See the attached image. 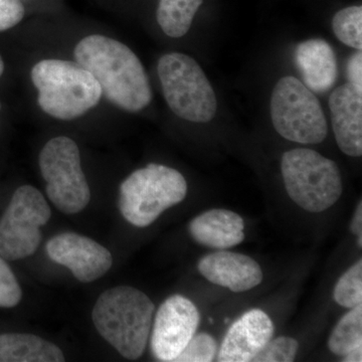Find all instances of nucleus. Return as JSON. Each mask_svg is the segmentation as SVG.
<instances>
[{"instance_id": "1", "label": "nucleus", "mask_w": 362, "mask_h": 362, "mask_svg": "<svg viewBox=\"0 0 362 362\" xmlns=\"http://www.w3.org/2000/svg\"><path fill=\"white\" fill-rule=\"evenodd\" d=\"M76 62L90 71L102 96L121 110L136 113L146 108L152 90L146 71L127 45L101 35H92L75 47Z\"/></svg>"}, {"instance_id": "2", "label": "nucleus", "mask_w": 362, "mask_h": 362, "mask_svg": "<svg viewBox=\"0 0 362 362\" xmlns=\"http://www.w3.org/2000/svg\"><path fill=\"white\" fill-rule=\"evenodd\" d=\"M156 306L145 293L118 286L99 297L92 312L99 334L127 359L140 358L146 349Z\"/></svg>"}, {"instance_id": "3", "label": "nucleus", "mask_w": 362, "mask_h": 362, "mask_svg": "<svg viewBox=\"0 0 362 362\" xmlns=\"http://www.w3.org/2000/svg\"><path fill=\"white\" fill-rule=\"evenodd\" d=\"M30 77L40 109L58 120L82 117L101 100L99 83L77 62L42 59L33 66Z\"/></svg>"}, {"instance_id": "4", "label": "nucleus", "mask_w": 362, "mask_h": 362, "mask_svg": "<svg viewBox=\"0 0 362 362\" xmlns=\"http://www.w3.org/2000/svg\"><path fill=\"white\" fill-rule=\"evenodd\" d=\"M187 194V180L180 171L151 163L131 173L121 183L119 209L131 225L146 228Z\"/></svg>"}, {"instance_id": "5", "label": "nucleus", "mask_w": 362, "mask_h": 362, "mask_svg": "<svg viewBox=\"0 0 362 362\" xmlns=\"http://www.w3.org/2000/svg\"><path fill=\"white\" fill-rule=\"evenodd\" d=\"M281 168L286 192L305 211L321 213L341 197L342 177L337 164L314 150L285 152Z\"/></svg>"}, {"instance_id": "6", "label": "nucleus", "mask_w": 362, "mask_h": 362, "mask_svg": "<svg viewBox=\"0 0 362 362\" xmlns=\"http://www.w3.org/2000/svg\"><path fill=\"white\" fill-rule=\"evenodd\" d=\"M157 71L164 98L175 115L194 123L214 118L218 109L216 94L194 59L180 52L164 54Z\"/></svg>"}, {"instance_id": "7", "label": "nucleus", "mask_w": 362, "mask_h": 362, "mask_svg": "<svg viewBox=\"0 0 362 362\" xmlns=\"http://www.w3.org/2000/svg\"><path fill=\"white\" fill-rule=\"evenodd\" d=\"M276 131L289 141L318 144L327 136L325 115L315 95L297 78H280L271 96Z\"/></svg>"}, {"instance_id": "8", "label": "nucleus", "mask_w": 362, "mask_h": 362, "mask_svg": "<svg viewBox=\"0 0 362 362\" xmlns=\"http://www.w3.org/2000/svg\"><path fill=\"white\" fill-rule=\"evenodd\" d=\"M40 173L47 182L45 192L62 213L78 214L90 201L87 178L81 166L77 143L66 136L52 138L40 153Z\"/></svg>"}, {"instance_id": "9", "label": "nucleus", "mask_w": 362, "mask_h": 362, "mask_svg": "<svg viewBox=\"0 0 362 362\" xmlns=\"http://www.w3.org/2000/svg\"><path fill=\"white\" fill-rule=\"evenodd\" d=\"M52 216L49 204L37 188H16L0 216V256L8 262L33 256L42 240L40 228Z\"/></svg>"}, {"instance_id": "10", "label": "nucleus", "mask_w": 362, "mask_h": 362, "mask_svg": "<svg viewBox=\"0 0 362 362\" xmlns=\"http://www.w3.org/2000/svg\"><path fill=\"white\" fill-rule=\"evenodd\" d=\"M199 309L189 299L173 295L159 307L154 321L151 349L159 361H175L197 333Z\"/></svg>"}, {"instance_id": "11", "label": "nucleus", "mask_w": 362, "mask_h": 362, "mask_svg": "<svg viewBox=\"0 0 362 362\" xmlns=\"http://www.w3.org/2000/svg\"><path fill=\"white\" fill-rule=\"evenodd\" d=\"M49 258L65 266L82 283L103 277L113 265V257L94 240L76 233H62L47 244Z\"/></svg>"}, {"instance_id": "12", "label": "nucleus", "mask_w": 362, "mask_h": 362, "mask_svg": "<svg viewBox=\"0 0 362 362\" xmlns=\"http://www.w3.org/2000/svg\"><path fill=\"white\" fill-rule=\"evenodd\" d=\"M273 334L274 324L268 314L259 309H252L230 326L218 350V361H252Z\"/></svg>"}, {"instance_id": "13", "label": "nucleus", "mask_w": 362, "mask_h": 362, "mask_svg": "<svg viewBox=\"0 0 362 362\" xmlns=\"http://www.w3.org/2000/svg\"><path fill=\"white\" fill-rule=\"evenodd\" d=\"M197 269L209 282L233 292L249 291L263 281L259 264L240 252L223 250L211 252L201 259Z\"/></svg>"}, {"instance_id": "14", "label": "nucleus", "mask_w": 362, "mask_h": 362, "mask_svg": "<svg viewBox=\"0 0 362 362\" xmlns=\"http://www.w3.org/2000/svg\"><path fill=\"white\" fill-rule=\"evenodd\" d=\"M333 131L338 146L346 156L362 154V89L347 83L329 98Z\"/></svg>"}, {"instance_id": "15", "label": "nucleus", "mask_w": 362, "mask_h": 362, "mask_svg": "<svg viewBox=\"0 0 362 362\" xmlns=\"http://www.w3.org/2000/svg\"><path fill=\"white\" fill-rule=\"evenodd\" d=\"M189 233L202 246L226 250L245 240V221L239 214L228 209H211L190 221Z\"/></svg>"}, {"instance_id": "16", "label": "nucleus", "mask_w": 362, "mask_h": 362, "mask_svg": "<svg viewBox=\"0 0 362 362\" xmlns=\"http://www.w3.org/2000/svg\"><path fill=\"white\" fill-rule=\"evenodd\" d=\"M295 62L303 84L312 92L325 93L337 78V64L332 47L325 40L313 39L297 45Z\"/></svg>"}, {"instance_id": "17", "label": "nucleus", "mask_w": 362, "mask_h": 362, "mask_svg": "<svg viewBox=\"0 0 362 362\" xmlns=\"http://www.w3.org/2000/svg\"><path fill=\"white\" fill-rule=\"evenodd\" d=\"M65 356L54 343L28 333L0 334V362H63Z\"/></svg>"}, {"instance_id": "18", "label": "nucleus", "mask_w": 362, "mask_h": 362, "mask_svg": "<svg viewBox=\"0 0 362 362\" xmlns=\"http://www.w3.org/2000/svg\"><path fill=\"white\" fill-rule=\"evenodd\" d=\"M202 1L204 0H160L156 18L161 30L175 39L187 35Z\"/></svg>"}, {"instance_id": "19", "label": "nucleus", "mask_w": 362, "mask_h": 362, "mask_svg": "<svg viewBox=\"0 0 362 362\" xmlns=\"http://www.w3.org/2000/svg\"><path fill=\"white\" fill-rule=\"evenodd\" d=\"M362 345V304L354 307L338 321L328 340L335 356L344 357Z\"/></svg>"}, {"instance_id": "20", "label": "nucleus", "mask_w": 362, "mask_h": 362, "mask_svg": "<svg viewBox=\"0 0 362 362\" xmlns=\"http://www.w3.org/2000/svg\"><path fill=\"white\" fill-rule=\"evenodd\" d=\"M335 35L343 44L361 51L362 49V7L350 6L341 9L332 20Z\"/></svg>"}, {"instance_id": "21", "label": "nucleus", "mask_w": 362, "mask_h": 362, "mask_svg": "<svg viewBox=\"0 0 362 362\" xmlns=\"http://www.w3.org/2000/svg\"><path fill=\"white\" fill-rule=\"evenodd\" d=\"M333 298L344 308L351 309L362 304L361 259L343 274L335 286Z\"/></svg>"}, {"instance_id": "22", "label": "nucleus", "mask_w": 362, "mask_h": 362, "mask_svg": "<svg viewBox=\"0 0 362 362\" xmlns=\"http://www.w3.org/2000/svg\"><path fill=\"white\" fill-rule=\"evenodd\" d=\"M216 352L218 343L216 339L207 333H199L194 334L175 361L211 362L216 358Z\"/></svg>"}, {"instance_id": "23", "label": "nucleus", "mask_w": 362, "mask_h": 362, "mask_svg": "<svg viewBox=\"0 0 362 362\" xmlns=\"http://www.w3.org/2000/svg\"><path fill=\"white\" fill-rule=\"evenodd\" d=\"M298 342L294 338L281 337L271 339L252 358L255 362H291L297 356Z\"/></svg>"}, {"instance_id": "24", "label": "nucleus", "mask_w": 362, "mask_h": 362, "mask_svg": "<svg viewBox=\"0 0 362 362\" xmlns=\"http://www.w3.org/2000/svg\"><path fill=\"white\" fill-rule=\"evenodd\" d=\"M23 291L8 261L0 256V309H11L21 303Z\"/></svg>"}, {"instance_id": "25", "label": "nucleus", "mask_w": 362, "mask_h": 362, "mask_svg": "<svg viewBox=\"0 0 362 362\" xmlns=\"http://www.w3.org/2000/svg\"><path fill=\"white\" fill-rule=\"evenodd\" d=\"M25 13V6L21 0H0V33L18 25Z\"/></svg>"}, {"instance_id": "26", "label": "nucleus", "mask_w": 362, "mask_h": 362, "mask_svg": "<svg viewBox=\"0 0 362 362\" xmlns=\"http://www.w3.org/2000/svg\"><path fill=\"white\" fill-rule=\"evenodd\" d=\"M347 75H349L350 84L362 89V54L361 51L356 52L349 59L347 66Z\"/></svg>"}, {"instance_id": "27", "label": "nucleus", "mask_w": 362, "mask_h": 362, "mask_svg": "<svg viewBox=\"0 0 362 362\" xmlns=\"http://www.w3.org/2000/svg\"><path fill=\"white\" fill-rule=\"evenodd\" d=\"M350 230L357 237V244L359 247H362V204L359 202L358 206L356 207V214L352 218Z\"/></svg>"}, {"instance_id": "28", "label": "nucleus", "mask_w": 362, "mask_h": 362, "mask_svg": "<svg viewBox=\"0 0 362 362\" xmlns=\"http://www.w3.org/2000/svg\"><path fill=\"white\" fill-rule=\"evenodd\" d=\"M343 361L345 362H361L362 361V345L356 347L344 356Z\"/></svg>"}, {"instance_id": "29", "label": "nucleus", "mask_w": 362, "mask_h": 362, "mask_svg": "<svg viewBox=\"0 0 362 362\" xmlns=\"http://www.w3.org/2000/svg\"><path fill=\"white\" fill-rule=\"evenodd\" d=\"M4 70H6V65H4V59H2L1 54H0V78L4 75Z\"/></svg>"}, {"instance_id": "30", "label": "nucleus", "mask_w": 362, "mask_h": 362, "mask_svg": "<svg viewBox=\"0 0 362 362\" xmlns=\"http://www.w3.org/2000/svg\"><path fill=\"white\" fill-rule=\"evenodd\" d=\"M1 102H0V111H1Z\"/></svg>"}]
</instances>
